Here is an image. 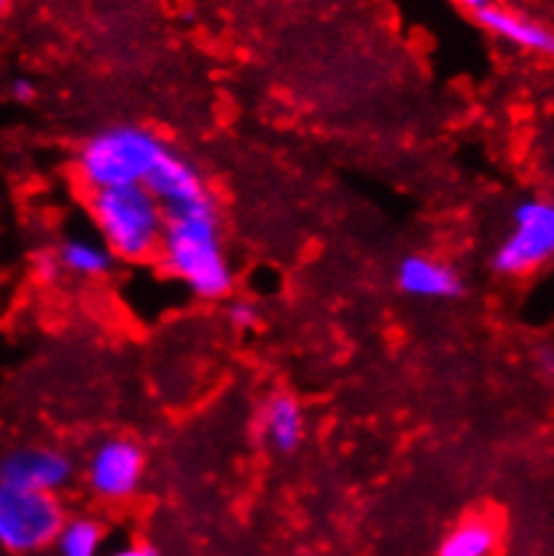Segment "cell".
Masks as SVG:
<instances>
[{
    "instance_id": "obj_1",
    "label": "cell",
    "mask_w": 554,
    "mask_h": 556,
    "mask_svg": "<svg viewBox=\"0 0 554 556\" xmlns=\"http://www.w3.org/2000/svg\"><path fill=\"white\" fill-rule=\"evenodd\" d=\"M160 261L167 275L184 282L194 296L224 299L231 291L235 275L226 258L222 215L213 194L167 210Z\"/></svg>"
},
{
    "instance_id": "obj_2",
    "label": "cell",
    "mask_w": 554,
    "mask_h": 556,
    "mask_svg": "<svg viewBox=\"0 0 554 556\" xmlns=\"http://www.w3.org/2000/svg\"><path fill=\"white\" fill-rule=\"evenodd\" d=\"M173 146L138 124H113L89 135L76 151V175L87 191L146 186Z\"/></svg>"
},
{
    "instance_id": "obj_3",
    "label": "cell",
    "mask_w": 554,
    "mask_h": 556,
    "mask_svg": "<svg viewBox=\"0 0 554 556\" xmlns=\"http://www.w3.org/2000/svg\"><path fill=\"white\" fill-rule=\"evenodd\" d=\"M87 207L100 240L116 258L146 261L160 255L167 210L146 186L87 191Z\"/></svg>"
},
{
    "instance_id": "obj_4",
    "label": "cell",
    "mask_w": 554,
    "mask_h": 556,
    "mask_svg": "<svg viewBox=\"0 0 554 556\" xmlns=\"http://www.w3.org/2000/svg\"><path fill=\"white\" fill-rule=\"evenodd\" d=\"M554 261V200L530 197L514 207L512 229L493 251L495 275L525 277Z\"/></svg>"
},
{
    "instance_id": "obj_5",
    "label": "cell",
    "mask_w": 554,
    "mask_h": 556,
    "mask_svg": "<svg viewBox=\"0 0 554 556\" xmlns=\"http://www.w3.org/2000/svg\"><path fill=\"white\" fill-rule=\"evenodd\" d=\"M65 521L56 495L0 486V546L9 554L54 546Z\"/></svg>"
},
{
    "instance_id": "obj_6",
    "label": "cell",
    "mask_w": 554,
    "mask_h": 556,
    "mask_svg": "<svg viewBox=\"0 0 554 556\" xmlns=\"http://www.w3.org/2000/svg\"><path fill=\"white\" fill-rule=\"evenodd\" d=\"M146 473V452L133 439H109L89 455L87 484L103 501H127Z\"/></svg>"
},
{
    "instance_id": "obj_7",
    "label": "cell",
    "mask_w": 554,
    "mask_h": 556,
    "mask_svg": "<svg viewBox=\"0 0 554 556\" xmlns=\"http://www.w3.org/2000/svg\"><path fill=\"white\" fill-rule=\"evenodd\" d=\"M73 459L67 452L52 446H20L9 452L0 465V486L49 492L56 495L73 481Z\"/></svg>"
},
{
    "instance_id": "obj_8",
    "label": "cell",
    "mask_w": 554,
    "mask_h": 556,
    "mask_svg": "<svg viewBox=\"0 0 554 556\" xmlns=\"http://www.w3.org/2000/svg\"><path fill=\"white\" fill-rule=\"evenodd\" d=\"M395 286L404 296L423 299V302H450L463 296V277L457 275L455 266L423 253L404 255L399 261Z\"/></svg>"
},
{
    "instance_id": "obj_9",
    "label": "cell",
    "mask_w": 554,
    "mask_h": 556,
    "mask_svg": "<svg viewBox=\"0 0 554 556\" xmlns=\"http://www.w3.org/2000/svg\"><path fill=\"white\" fill-rule=\"evenodd\" d=\"M146 189L165 204V210L184 207V204L211 197V189H207L197 164L175 149H169L167 156L162 159V164L154 169Z\"/></svg>"
},
{
    "instance_id": "obj_10",
    "label": "cell",
    "mask_w": 554,
    "mask_h": 556,
    "mask_svg": "<svg viewBox=\"0 0 554 556\" xmlns=\"http://www.w3.org/2000/svg\"><path fill=\"white\" fill-rule=\"evenodd\" d=\"M307 419L293 395H273L259 412V435L277 455H291L302 446Z\"/></svg>"
},
{
    "instance_id": "obj_11",
    "label": "cell",
    "mask_w": 554,
    "mask_h": 556,
    "mask_svg": "<svg viewBox=\"0 0 554 556\" xmlns=\"http://www.w3.org/2000/svg\"><path fill=\"white\" fill-rule=\"evenodd\" d=\"M477 22L484 30L503 38V41L514 43V47L539 51V54H554V30L541 25V22L517 14V11L490 5V9L479 11Z\"/></svg>"
},
{
    "instance_id": "obj_12",
    "label": "cell",
    "mask_w": 554,
    "mask_h": 556,
    "mask_svg": "<svg viewBox=\"0 0 554 556\" xmlns=\"http://www.w3.org/2000/svg\"><path fill=\"white\" fill-rule=\"evenodd\" d=\"M499 527L488 516H466L439 543V556H493Z\"/></svg>"
},
{
    "instance_id": "obj_13",
    "label": "cell",
    "mask_w": 554,
    "mask_h": 556,
    "mask_svg": "<svg viewBox=\"0 0 554 556\" xmlns=\"http://www.w3.org/2000/svg\"><path fill=\"white\" fill-rule=\"evenodd\" d=\"M56 255H60L62 269L78 277L109 275L113 258H116L103 240H89V237H71V240L60 242Z\"/></svg>"
},
{
    "instance_id": "obj_14",
    "label": "cell",
    "mask_w": 554,
    "mask_h": 556,
    "mask_svg": "<svg viewBox=\"0 0 554 556\" xmlns=\"http://www.w3.org/2000/svg\"><path fill=\"white\" fill-rule=\"evenodd\" d=\"M103 541L105 532L100 521L92 516H73L62 525L54 548L60 556H100Z\"/></svg>"
},
{
    "instance_id": "obj_15",
    "label": "cell",
    "mask_w": 554,
    "mask_h": 556,
    "mask_svg": "<svg viewBox=\"0 0 554 556\" xmlns=\"http://www.w3.org/2000/svg\"><path fill=\"white\" fill-rule=\"evenodd\" d=\"M226 320L237 328V331H248L259 323V306L251 299H235L226 309Z\"/></svg>"
},
{
    "instance_id": "obj_16",
    "label": "cell",
    "mask_w": 554,
    "mask_h": 556,
    "mask_svg": "<svg viewBox=\"0 0 554 556\" xmlns=\"http://www.w3.org/2000/svg\"><path fill=\"white\" fill-rule=\"evenodd\" d=\"M60 271H65V269H62L56 251H43L36 255V275L41 277V280H54Z\"/></svg>"
},
{
    "instance_id": "obj_17",
    "label": "cell",
    "mask_w": 554,
    "mask_h": 556,
    "mask_svg": "<svg viewBox=\"0 0 554 556\" xmlns=\"http://www.w3.org/2000/svg\"><path fill=\"white\" fill-rule=\"evenodd\" d=\"M36 94L38 89L30 78H14V81H11V98L16 102H33L36 100Z\"/></svg>"
},
{
    "instance_id": "obj_18",
    "label": "cell",
    "mask_w": 554,
    "mask_h": 556,
    "mask_svg": "<svg viewBox=\"0 0 554 556\" xmlns=\"http://www.w3.org/2000/svg\"><path fill=\"white\" fill-rule=\"evenodd\" d=\"M111 556H160V552L151 543H129V546L116 548Z\"/></svg>"
},
{
    "instance_id": "obj_19",
    "label": "cell",
    "mask_w": 554,
    "mask_h": 556,
    "mask_svg": "<svg viewBox=\"0 0 554 556\" xmlns=\"http://www.w3.org/2000/svg\"><path fill=\"white\" fill-rule=\"evenodd\" d=\"M457 5H461V9H466V11H471L474 16L479 14V11H484V9H490V5H493V0H455Z\"/></svg>"
},
{
    "instance_id": "obj_20",
    "label": "cell",
    "mask_w": 554,
    "mask_h": 556,
    "mask_svg": "<svg viewBox=\"0 0 554 556\" xmlns=\"http://www.w3.org/2000/svg\"><path fill=\"white\" fill-rule=\"evenodd\" d=\"M539 366L546 374H554V348H541L539 350Z\"/></svg>"
}]
</instances>
